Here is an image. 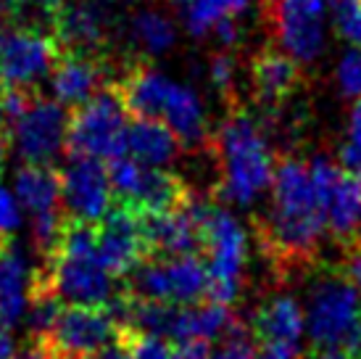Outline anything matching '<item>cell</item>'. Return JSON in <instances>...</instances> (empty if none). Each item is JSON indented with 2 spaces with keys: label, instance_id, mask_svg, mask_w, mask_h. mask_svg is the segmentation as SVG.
Instances as JSON below:
<instances>
[{
  "label": "cell",
  "instance_id": "1",
  "mask_svg": "<svg viewBox=\"0 0 361 359\" xmlns=\"http://www.w3.org/2000/svg\"><path fill=\"white\" fill-rule=\"evenodd\" d=\"M261 251L274 261L277 272L306 269L319 254L327 233V214L322 204L311 164L293 153H277L269 185L267 217L256 222Z\"/></svg>",
  "mask_w": 361,
  "mask_h": 359
},
{
  "label": "cell",
  "instance_id": "2",
  "mask_svg": "<svg viewBox=\"0 0 361 359\" xmlns=\"http://www.w3.org/2000/svg\"><path fill=\"white\" fill-rule=\"evenodd\" d=\"M211 153L219 170V196L232 204H253L269 190L277 153L248 111L230 100V114L211 132Z\"/></svg>",
  "mask_w": 361,
  "mask_h": 359
},
{
  "label": "cell",
  "instance_id": "3",
  "mask_svg": "<svg viewBox=\"0 0 361 359\" xmlns=\"http://www.w3.org/2000/svg\"><path fill=\"white\" fill-rule=\"evenodd\" d=\"M306 333L317 354L361 357V288L341 264L319 267L306 293Z\"/></svg>",
  "mask_w": 361,
  "mask_h": 359
},
{
  "label": "cell",
  "instance_id": "4",
  "mask_svg": "<svg viewBox=\"0 0 361 359\" xmlns=\"http://www.w3.org/2000/svg\"><path fill=\"white\" fill-rule=\"evenodd\" d=\"M130 109L121 98L119 88L109 82L90 100L71 109L69 119V156H92V159H119L127 153V130Z\"/></svg>",
  "mask_w": 361,
  "mask_h": 359
},
{
  "label": "cell",
  "instance_id": "5",
  "mask_svg": "<svg viewBox=\"0 0 361 359\" xmlns=\"http://www.w3.org/2000/svg\"><path fill=\"white\" fill-rule=\"evenodd\" d=\"M127 288L140 299L190 307L209 301L211 278L201 254L148 257L127 275Z\"/></svg>",
  "mask_w": 361,
  "mask_h": 359
},
{
  "label": "cell",
  "instance_id": "6",
  "mask_svg": "<svg viewBox=\"0 0 361 359\" xmlns=\"http://www.w3.org/2000/svg\"><path fill=\"white\" fill-rule=\"evenodd\" d=\"M245 251L248 243L240 222L209 201L203 211V257L211 278L209 301L227 307L235 301L245 267Z\"/></svg>",
  "mask_w": 361,
  "mask_h": 359
},
{
  "label": "cell",
  "instance_id": "7",
  "mask_svg": "<svg viewBox=\"0 0 361 359\" xmlns=\"http://www.w3.org/2000/svg\"><path fill=\"white\" fill-rule=\"evenodd\" d=\"M111 185H114V199L121 204H130L145 214L156 211L180 209L192 201L190 185L164 167H151L132 156L111 159L109 164Z\"/></svg>",
  "mask_w": 361,
  "mask_h": 359
},
{
  "label": "cell",
  "instance_id": "8",
  "mask_svg": "<svg viewBox=\"0 0 361 359\" xmlns=\"http://www.w3.org/2000/svg\"><path fill=\"white\" fill-rule=\"evenodd\" d=\"M311 177L317 185L324 214L327 233L341 249H348L361 240V177L341 161L327 156L311 161Z\"/></svg>",
  "mask_w": 361,
  "mask_h": 359
},
{
  "label": "cell",
  "instance_id": "9",
  "mask_svg": "<svg viewBox=\"0 0 361 359\" xmlns=\"http://www.w3.org/2000/svg\"><path fill=\"white\" fill-rule=\"evenodd\" d=\"M71 111L56 98H37L11 122V138L24 164H53L69 143Z\"/></svg>",
  "mask_w": 361,
  "mask_h": 359
},
{
  "label": "cell",
  "instance_id": "10",
  "mask_svg": "<svg viewBox=\"0 0 361 359\" xmlns=\"http://www.w3.org/2000/svg\"><path fill=\"white\" fill-rule=\"evenodd\" d=\"M95 249L98 259L111 275L127 278L140 261L151 257L145 235V211L114 201V206L95 222Z\"/></svg>",
  "mask_w": 361,
  "mask_h": 359
},
{
  "label": "cell",
  "instance_id": "11",
  "mask_svg": "<svg viewBox=\"0 0 361 359\" xmlns=\"http://www.w3.org/2000/svg\"><path fill=\"white\" fill-rule=\"evenodd\" d=\"M324 0H267L264 21L274 42L301 64H311L322 53Z\"/></svg>",
  "mask_w": 361,
  "mask_h": 359
},
{
  "label": "cell",
  "instance_id": "12",
  "mask_svg": "<svg viewBox=\"0 0 361 359\" xmlns=\"http://www.w3.org/2000/svg\"><path fill=\"white\" fill-rule=\"evenodd\" d=\"M61 48L51 32L16 27L0 37V85L37 88L51 77Z\"/></svg>",
  "mask_w": 361,
  "mask_h": 359
},
{
  "label": "cell",
  "instance_id": "13",
  "mask_svg": "<svg viewBox=\"0 0 361 359\" xmlns=\"http://www.w3.org/2000/svg\"><path fill=\"white\" fill-rule=\"evenodd\" d=\"M121 325L114 317L109 307H82V304H69L59 312L56 325L45 336L48 346L69 359H85L92 351L109 346L119 341Z\"/></svg>",
  "mask_w": 361,
  "mask_h": 359
},
{
  "label": "cell",
  "instance_id": "14",
  "mask_svg": "<svg viewBox=\"0 0 361 359\" xmlns=\"http://www.w3.org/2000/svg\"><path fill=\"white\" fill-rule=\"evenodd\" d=\"M51 35L61 53L106 59L114 35V13L106 0H69L56 13Z\"/></svg>",
  "mask_w": 361,
  "mask_h": 359
},
{
  "label": "cell",
  "instance_id": "15",
  "mask_svg": "<svg viewBox=\"0 0 361 359\" xmlns=\"http://www.w3.org/2000/svg\"><path fill=\"white\" fill-rule=\"evenodd\" d=\"M61 196L71 220L95 225L114 206V185L103 161L92 156H69L61 170Z\"/></svg>",
  "mask_w": 361,
  "mask_h": 359
},
{
  "label": "cell",
  "instance_id": "16",
  "mask_svg": "<svg viewBox=\"0 0 361 359\" xmlns=\"http://www.w3.org/2000/svg\"><path fill=\"white\" fill-rule=\"evenodd\" d=\"M248 71H251L253 98L269 114L288 106L303 85L301 61L274 45H264L261 50H256Z\"/></svg>",
  "mask_w": 361,
  "mask_h": 359
},
{
  "label": "cell",
  "instance_id": "17",
  "mask_svg": "<svg viewBox=\"0 0 361 359\" xmlns=\"http://www.w3.org/2000/svg\"><path fill=\"white\" fill-rule=\"evenodd\" d=\"M106 74H109V61L106 59L61 53L51 71L53 98L61 100L69 109H77L85 100H90L98 90L109 85Z\"/></svg>",
  "mask_w": 361,
  "mask_h": 359
},
{
  "label": "cell",
  "instance_id": "18",
  "mask_svg": "<svg viewBox=\"0 0 361 359\" xmlns=\"http://www.w3.org/2000/svg\"><path fill=\"white\" fill-rule=\"evenodd\" d=\"M306 330V312L293 296H271L261 304L251 322L256 346H293L298 349Z\"/></svg>",
  "mask_w": 361,
  "mask_h": 359
},
{
  "label": "cell",
  "instance_id": "19",
  "mask_svg": "<svg viewBox=\"0 0 361 359\" xmlns=\"http://www.w3.org/2000/svg\"><path fill=\"white\" fill-rule=\"evenodd\" d=\"M32 278L35 272L27 264V257L13 240H8L0 249V325L13 328L27 314Z\"/></svg>",
  "mask_w": 361,
  "mask_h": 359
},
{
  "label": "cell",
  "instance_id": "20",
  "mask_svg": "<svg viewBox=\"0 0 361 359\" xmlns=\"http://www.w3.org/2000/svg\"><path fill=\"white\" fill-rule=\"evenodd\" d=\"M13 188H16L21 209L30 217L66 211L63 196H61V172L53 164H24L16 172Z\"/></svg>",
  "mask_w": 361,
  "mask_h": 359
},
{
  "label": "cell",
  "instance_id": "21",
  "mask_svg": "<svg viewBox=\"0 0 361 359\" xmlns=\"http://www.w3.org/2000/svg\"><path fill=\"white\" fill-rule=\"evenodd\" d=\"M185 148L177 132L166 122L151 119V117H135L127 130V156L151 164V167H166L180 156Z\"/></svg>",
  "mask_w": 361,
  "mask_h": 359
},
{
  "label": "cell",
  "instance_id": "22",
  "mask_svg": "<svg viewBox=\"0 0 361 359\" xmlns=\"http://www.w3.org/2000/svg\"><path fill=\"white\" fill-rule=\"evenodd\" d=\"M174 3L180 8L185 27L195 37L214 32L221 21L238 19L248 8V0H174Z\"/></svg>",
  "mask_w": 361,
  "mask_h": 359
},
{
  "label": "cell",
  "instance_id": "23",
  "mask_svg": "<svg viewBox=\"0 0 361 359\" xmlns=\"http://www.w3.org/2000/svg\"><path fill=\"white\" fill-rule=\"evenodd\" d=\"M130 37L135 48H140L148 56H159L174 45V27L159 11H140L130 21Z\"/></svg>",
  "mask_w": 361,
  "mask_h": 359
},
{
  "label": "cell",
  "instance_id": "24",
  "mask_svg": "<svg viewBox=\"0 0 361 359\" xmlns=\"http://www.w3.org/2000/svg\"><path fill=\"white\" fill-rule=\"evenodd\" d=\"M69 0H0V16L8 24L51 32L53 19Z\"/></svg>",
  "mask_w": 361,
  "mask_h": 359
},
{
  "label": "cell",
  "instance_id": "25",
  "mask_svg": "<svg viewBox=\"0 0 361 359\" xmlns=\"http://www.w3.org/2000/svg\"><path fill=\"white\" fill-rule=\"evenodd\" d=\"M251 325H245L240 317L227 330V336L219 339V346L211 351V359H259V346L253 343Z\"/></svg>",
  "mask_w": 361,
  "mask_h": 359
},
{
  "label": "cell",
  "instance_id": "26",
  "mask_svg": "<svg viewBox=\"0 0 361 359\" xmlns=\"http://www.w3.org/2000/svg\"><path fill=\"white\" fill-rule=\"evenodd\" d=\"M119 341L130 349L132 359H174V349H169L166 341L156 339V336H145V333L121 328Z\"/></svg>",
  "mask_w": 361,
  "mask_h": 359
},
{
  "label": "cell",
  "instance_id": "27",
  "mask_svg": "<svg viewBox=\"0 0 361 359\" xmlns=\"http://www.w3.org/2000/svg\"><path fill=\"white\" fill-rule=\"evenodd\" d=\"M335 30L353 48H361V0H330Z\"/></svg>",
  "mask_w": 361,
  "mask_h": 359
},
{
  "label": "cell",
  "instance_id": "28",
  "mask_svg": "<svg viewBox=\"0 0 361 359\" xmlns=\"http://www.w3.org/2000/svg\"><path fill=\"white\" fill-rule=\"evenodd\" d=\"M338 82H341V90L345 98H361V48L348 50L343 56L341 66H338Z\"/></svg>",
  "mask_w": 361,
  "mask_h": 359
},
{
  "label": "cell",
  "instance_id": "29",
  "mask_svg": "<svg viewBox=\"0 0 361 359\" xmlns=\"http://www.w3.org/2000/svg\"><path fill=\"white\" fill-rule=\"evenodd\" d=\"M341 164L351 172H361V98L353 100L351 124H348V146L341 153Z\"/></svg>",
  "mask_w": 361,
  "mask_h": 359
},
{
  "label": "cell",
  "instance_id": "30",
  "mask_svg": "<svg viewBox=\"0 0 361 359\" xmlns=\"http://www.w3.org/2000/svg\"><path fill=\"white\" fill-rule=\"evenodd\" d=\"M211 82L216 85L221 95L227 100H232V85H235V59L232 53H216L211 59Z\"/></svg>",
  "mask_w": 361,
  "mask_h": 359
},
{
  "label": "cell",
  "instance_id": "31",
  "mask_svg": "<svg viewBox=\"0 0 361 359\" xmlns=\"http://www.w3.org/2000/svg\"><path fill=\"white\" fill-rule=\"evenodd\" d=\"M19 199L0 185V238L11 240L13 233L19 230L21 225V214H19Z\"/></svg>",
  "mask_w": 361,
  "mask_h": 359
},
{
  "label": "cell",
  "instance_id": "32",
  "mask_svg": "<svg viewBox=\"0 0 361 359\" xmlns=\"http://www.w3.org/2000/svg\"><path fill=\"white\" fill-rule=\"evenodd\" d=\"M211 341H180L174 346V359H211Z\"/></svg>",
  "mask_w": 361,
  "mask_h": 359
},
{
  "label": "cell",
  "instance_id": "33",
  "mask_svg": "<svg viewBox=\"0 0 361 359\" xmlns=\"http://www.w3.org/2000/svg\"><path fill=\"white\" fill-rule=\"evenodd\" d=\"M85 359H132V357H130V349H127L121 341H114L109 346L92 351L90 357H85Z\"/></svg>",
  "mask_w": 361,
  "mask_h": 359
},
{
  "label": "cell",
  "instance_id": "34",
  "mask_svg": "<svg viewBox=\"0 0 361 359\" xmlns=\"http://www.w3.org/2000/svg\"><path fill=\"white\" fill-rule=\"evenodd\" d=\"M0 359H16V341L6 325H0Z\"/></svg>",
  "mask_w": 361,
  "mask_h": 359
},
{
  "label": "cell",
  "instance_id": "35",
  "mask_svg": "<svg viewBox=\"0 0 361 359\" xmlns=\"http://www.w3.org/2000/svg\"><path fill=\"white\" fill-rule=\"evenodd\" d=\"M317 359H348V357H343V354H317Z\"/></svg>",
  "mask_w": 361,
  "mask_h": 359
},
{
  "label": "cell",
  "instance_id": "36",
  "mask_svg": "<svg viewBox=\"0 0 361 359\" xmlns=\"http://www.w3.org/2000/svg\"><path fill=\"white\" fill-rule=\"evenodd\" d=\"M11 240H13V238H11ZM6 243H8V240H3V238H0V249H3V246H6Z\"/></svg>",
  "mask_w": 361,
  "mask_h": 359
}]
</instances>
